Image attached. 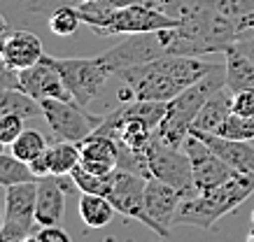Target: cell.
Segmentation results:
<instances>
[{
    "mask_svg": "<svg viewBox=\"0 0 254 242\" xmlns=\"http://www.w3.org/2000/svg\"><path fill=\"white\" fill-rule=\"evenodd\" d=\"M217 68L219 63L200 61L198 56L163 54L154 61L124 70L119 79L128 86L133 98L138 100L168 102L177 94H182L187 86H191L193 82H198L200 77H205Z\"/></svg>",
    "mask_w": 254,
    "mask_h": 242,
    "instance_id": "1",
    "label": "cell"
},
{
    "mask_svg": "<svg viewBox=\"0 0 254 242\" xmlns=\"http://www.w3.org/2000/svg\"><path fill=\"white\" fill-rule=\"evenodd\" d=\"M252 194H254V175L238 172L236 177L224 182L222 187H215L210 191H200V194L191 195V198H185L173 224L210 231V228H215V224L222 217H226L233 210H238Z\"/></svg>",
    "mask_w": 254,
    "mask_h": 242,
    "instance_id": "2",
    "label": "cell"
},
{
    "mask_svg": "<svg viewBox=\"0 0 254 242\" xmlns=\"http://www.w3.org/2000/svg\"><path fill=\"white\" fill-rule=\"evenodd\" d=\"M222 86H226V70H224V65L208 72L205 77H200L191 86H187L182 94H177L173 100H168L166 117H163L161 126L156 128V135L161 140H166L168 145L185 147L196 114L200 112V107L205 105V100L210 96L215 91H219Z\"/></svg>",
    "mask_w": 254,
    "mask_h": 242,
    "instance_id": "3",
    "label": "cell"
},
{
    "mask_svg": "<svg viewBox=\"0 0 254 242\" xmlns=\"http://www.w3.org/2000/svg\"><path fill=\"white\" fill-rule=\"evenodd\" d=\"M147 165H149V177H156L175 187L182 198H191L198 194L193 184V168L187 149L168 145L156 135V131L147 142Z\"/></svg>",
    "mask_w": 254,
    "mask_h": 242,
    "instance_id": "4",
    "label": "cell"
},
{
    "mask_svg": "<svg viewBox=\"0 0 254 242\" xmlns=\"http://www.w3.org/2000/svg\"><path fill=\"white\" fill-rule=\"evenodd\" d=\"M49 61L56 65V70L61 72L63 82L68 84L72 98L79 105H89L91 100L100 98L103 89L112 77L110 68L100 56L93 58H68V56H49Z\"/></svg>",
    "mask_w": 254,
    "mask_h": 242,
    "instance_id": "5",
    "label": "cell"
},
{
    "mask_svg": "<svg viewBox=\"0 0 254 242\" xmlns=\"http://www.w3.org/2000/svg\"><path fill=\"white\" fill-rule=\"evenodd\" d=\"M40 105H42V112H45L42 119H47V124H49L56 140L82 142L105 119V117H98V114H89L84 105H79L77 100L47 98V100H40Z\"/></svg>",
    "mask_w": 254,
    "mask_h": 242,
    "instance_id": "6",
    "label": "cell"
},
{
    "mask_svg": "<svg viewBox=\"0 0 254 242\" xmlns=\"http://www.w3.org/2000/svg\"><path fill=\"white\" fill-rule=\"evenodd\" d=\"M35 200H38V182H21L5 189V228L2 242L33 240L35 235Z\"/></svg>",
    "mask_w": 254,
    "mask_h": 242,
    "instance_id": "7",
    "label": "cell"
},
{
    "mask_svg": "<svg viewBox=\"0 0 254 242\" xmlns=\"http://www.w3.org/2000/svg\"><path fill=\"white\" fill-rule=\"evenodd\" d=\"M163 54H166V42L161 38V31H152V33H131L119 45L108 49L105 54H100V58L105 61L110 72L115 77H119L124 70L142 65L147 61H154V58H159Z\"/></svg>",
    "mask_w": 254,
    "mask_h": 242,
    "instance_id": "8",
    "label": "cell"
},
{
    "mask_svg": "<svg viewBox=\"0 0 254 242\" xmlns=\"http://www.w3.org/2000/svg\"><path fill=\"white\" fill-rule=\"evenodd\" d=\"M145 184L147 177L138 172L115 168L110 172V203L122 212L126 219H135L147 228H152V219L145 210Z\"/></svg>",
    "mask_w": 254,
    "mask_h": 242,
    "instance_id": "9",
    "label": "cell"
},
{
    "mask_svg": "<svg viewBox=\"0 0 254 242\" xmlns=\"http://www.w3.org/2000/svg\"><path fill=\"white\" fill-rule=\"evenodd\" d=\"M180 16H170L163 9L152 5H128V7H117L110 16L108 26L98 33L103 35H131V33H152L161 28L177 26Z\"/></svg>",
    "mask_w": 254,
    "mask_h": 242,
    "instance_id": "10",
    "label": "cell"
},
{
    "mask_svg": "<svg viewBox=\"0 0 254 242\" xmlns=\"http://www.w3.org/2000/svg\"><path fill=\"white\" fill-rule=\"evenodd\" d=\"M185 149L189 154V158H191L193 184L198 189V194L200 191H210L215 187H222L224 182H229L231 177L238 175L222 156H217L215 151L200 138H196V135L189 133V138L185 142Z\"/></svg>",
    "mask_w": 254,
    "mask_h": 242,
    "instance_id": "11",
    "label": "cell"
},
{
    "mask_svg": "<svg viewBox=\"0 0 254 242\" xmlns=\"http://www.w3.org/2000/svg\"><path fill=\"white\" fill-rule=\"evenodd\" d=\"M19 89L23 94H28L35 100H47V98H56V100H75L70 94L68 84L63 82L61 72L56 70V65L49 61V54H45L35 65L26 68L19 72Z\"/></svg>",
    "mask_w": 254,
    "mask_h": 242,
    "instance_id": "12",
    "label": "cell"
},
{
    "mask_svg": "<svg viewBox=\"0 0 254 242\" xmlns=\"http://www.w3.org/2000/svg\"><path fill=\"white\" fill-rule=\"evenodd\" d=\"M182 194L175 187H170L166 182L156 177H147L145 184V210L152 219V231L161 238L170 235V224L175 221V214L182 205Z\"/></svg>",
    "mask_w": 254,
    "mask_h": 242,
    "instance_id": "13",
    "label": "cell"
},
{
    "mask_svg": "<svg viewBox=\"0 0 254 242\" xmlns=\"http://www.w3.org/2000/svg\"><path fill=\"white\" fill-rule=\"evenodd\" d=\"M189 133L200 138L236 172L254 175V145L250 140H233V138H224L219 133H205V131H189Z\"/></svg>",
    "mask_w": 254,
    "mask_h": 242,
    "instance_id": "14",
    "label": "cell"
},
{
    "mask_svg": "<svg viewBox=\"0 0 254 242\" xmlns=\"http://www.w3.org/2000/svg\"><path fill=\"white\" fill-rule=\"evenodd\" d=\"M0 54L5 58L9 68H14L16 72L31 68L45 56L42 49V40L31 31H9L7 38L0 45Z\"/></svg>",
    "mask_w": 254,
    "mask_h": 242,
    "instance_id": "15",
    "label": "cell"
},
{
    "mask_svg": "<svg viewBox=\"0 0 254 242\" xmlns=\"http://www.w3.org/2000/svg\"><path fill=\"white\" fill-rule=\"evenodd\" d=\"M79 151H82V165L86 170L98 172V175H110L117 168V158H119V145L112 135L96 133L93 131L86 140L77 142Z\"/></svg>",
    "mask_w": 254,
    "mask_h": 242,
    "instance_id": "16",
    "label": "cell"
},
{
    "mask_svg": "<svg viewBox=\"0 0 254 242\" xmlns=\"http://www.w3.org/2000/svg\"><path fill=\"white\" fill-rule=\"evenodd\" d=\"M65 189L56 175H47L38 180V200H35V219L38 226H54L61 224L65 212Z\"/></svg>",
    "mask_w": 254,
    "mask_h": 242,
    "instance_id": "17",
    "label": "cell"
},
{
    "mask_svg": "<svg viewBox=\"0 0 254 242\" xmlns=\"http://www.w3.org/2000/svg\"><path fill=\"white\" fill-rule=\"evenodd\" d=\"M233 112V91L229 86H222L219 91L210 96L205 105L200 107L191 124V131H205V133H217L219 126L226 121V117Z\"/></svg>",
    "mask_w": 254,
    "mask_h": 242,
    "instance_id": "18",
    "label": "cell"
},
{
    "mask_svg": "<svg viewBox=\"0 0 254 242\" xmlns=\"http://www.w3.org/2000/svg\"><path fill=\"white\" fill-rule=\"evenodd\" d=\"M224 70H226V86L233 94L254 89V63L236 45L224 51Z\"/></svg>",
    "mask_w": 254,
    "mask_h": 242,
    "instance_id": "19",
    "label": "cell"
},
{
    "mask_svg": "<svg viewBox=\"0 0 254 242\" xmlns=\"http://www.w3.org/2000/svg\"><path fill=\"white\" fill-rule=\"evenodd\" d=\"M117 207L110 203L108 195L82 194L79 198V217L89 228H105L115 217Z\"/></svg>",
    "mask_w": 254,
    "mask_h": 242,
    "instance_id": "20",
    "label": "cell"
},
{
    "mask_svg": "<svg viewBox=\"0 0 254 242\" xmlns=\"http://www.w3.org/2000/svg\"><path fill=\"white\" fill-rule=\"evenodd\" d=\"M0 114H19L23 119L42 117V105L21 89H2L0 86Z\"/></svg>",
    "mask_w": 254,
    "mask_h": 242,
    "instance_id": "21",
    "label": "cell"
},
{
    "mask_svg": "<svg viewBox=\"0 0 254 242\" xmlns=\"http://www.w3.org/2000/svg\"><path fill=\"white\" fill-rule=\"evenodd\" d=\"M47 158H49L52 175H70L82 163V151H79L77 142L56 140L54 145L47 147Z\"/></svg>",
    "mask_w": 254,
    "mask_h": 242,
    "instance_id": "22",
    "label": "cell"
},
{
    "mask_svg": "<svg viewBox=\"0 0 254 242\" xmlns=\"http://www.w3.org/2000/svg\"><path fill=\"white\" fill-rule=\"evenodd\" d=\"M21 182H38V177L33 175L31 165L16 158L14 154H2L0 156V187L7 189Z\"/></svg>",
    "mask_w": 254,
    "mask_h": 242,
    "instance_id": "23",
    "label": "cell"
},
{
    "mask_svg": "<svg viewBox=\"0 0 254 242\" xmlns=\"http://www.w3.org/2000/svg\"><path fill=\"white\" fill-rule=\"evenodd\" d=\"M9 147H12V154H14L16 158H21V161H26V163H31L33 158L40 156V154L47 149V140L42 138V133H40V131L23 128L21 135H19V138H16Z\"/></svg>",
    "mask_w": 254,
    "mask_h": 242,
    "instance_id": "24",
    "label": "cell"
},
{
    "mask_svg": "<svg viewBox=\"0 0 254 242\" xmlns=\"http://www.w3.org/2000/svg\"><path fill=\"white\" fill-rule=\"evenodd\" d=\"M82 24V19L77 14V7H59L54 9L52 14H49V31L54 33L56 38H70V35H75Z\"/></svg>",
    "mask_w": 254,
    "mask_h": 242,
    "instance_id": "25",
    "label": "cell"
},
{
    "mask_svg": "<svg viewBox=\"0 0 254 242\" xmlns=\"http://www.w3.org/2000/svg\"><path fill=\"white\" fill-rule=\"evenodd\" d=\"M217 133L224 138H233V140H254V117H243V114L231 112Z\"/></svg>",
    "mask_w": 254,
    "mask_h": 242,
    "instance_id": "26",
    "label": "cell"
},
{
    "mask_svg": "<svg viewBox=\"0 0 254 242\" xmlns=\"http://www.w3.org/2000/svg\"><path fill=\"white\" fill-rule=\"evenodd\" d=\"M212 5H215L224 16L233 19L238 26L247 14L254 12V0H212Z\"/></svg>",
    "mask_w": 254,
    "mask_h": 242,
    "instance_id": "27",
    "label": "cell"
},
{
    "mask_svg": "<svg viewBox=\"0 0 254 242\" xmlns=\"http://www.w3.org/2000/svg\"><path fill=\"white\" fill-rule=\"evenodd\" d=\"M23 121L26 119L19 117V114H0V140L5 145H12L21 135Z\"/></svg>",
    "mask_w": 254,
    "mask_h": 242,
    "instance_id": "28",
    "label": "cell"
},
{
    "mask_svg": "<svg viewBox=\"0 0 254 242\" xmlns=\"http://www.w3.org/2000/svg\"><path fill=\"white\" fill-rule=\"evenodd\" d=\"M23 2H26V7L31 9V12H54L59 7H65V5L79 7L86 0H23Z\"/></svg>",
    "mask_w": 254,
    "mask_h": 242,
    "instance_id": "29",
    "label": "cell"
},
{
    "mask_svg": "<svg viewBox=\"0 0 254 242\" xmlns=\"http://www.w3.org/2000/svg\"><path fill=\"white\" fill-rule=\"evenodd\" d=\"M233 112L243 117H254V89L233 94Z\"/></svg>",
    "mask_w": 254,
    "mask_h": 242,
    "instance_id": "30",
    "label": "cell"
},
{
    "mask_svg": "<svg viewBox=\"0 0 254 242\" xmlns=\"http://www.w3.org/2000/svg\"><path fill=\"white\" fill-rule=\"evenodd\" d=\"M33 240L35 242H70V235L59 224H54V226H38Z\"/></svg>",
    "mask_w": 254,
    "mask_h": 242,
    "instance_id": "31",
    "label": "cell"
},
{
    "mask_svg": "<svg viewBox=\"0 0 254 242\" xmlns=\"http://www.w3.org/2000/svg\"><path fill=\"white\" fill-rule=\"evenodd\" d=\"M236 47L243 51V54L250 58V61L254 63V28L252 31H243V35H240V40L236 42Z\"/></svg>",
    "mask_w": 254,
    "mask_h": 242,
    "instance_id": "32",
    "label": "cell"
},
{
    "mask_svg": "<svg viewBox=\"0 0 254 242\" xmlns=\"http://www.w3.org/2000/svg\"><path fill=\"white\" fill-rule=\"evenodd\" d=\"M31 170H33V175H35V177H47V175H52V170H49V158H47V149L45 151H42V154H40V156H35L31 161Z\"/></svg>",
    "mask_w": 254,
    "mask_h": 242,
    "instance_id": "33",
    "label": "cell"
},
{
    "mask_svg": "<svg viewBox=\"0 0 254 242\" xmlns=\"http://www.w3.org/2000/svg\"><path fill=\"white\" fill-rule=\"evenodd\" d=\"M159 9H163L166 14L170 16H180L182 14V7H185V0H156Z\"/></svg>",
    "mask_w": 254,
    "mask_h": 242,
    "instance_id": "34",
    "label": "cell"
},
{
    "mask_svg": "<svg viewBox=\"0 0 254 242\" xmlns=\"http://www.w3.org/2000/svg\"><path fill=\"white\" fill-rule=\"evenodd\" d=\"M254 28V12L252 14H247L243 21H240V31H252Z\"/></svg>",
    "mask_w": 254,
    "mask_h": 242,
    "instance_id": "35",
    "label": "cell"
},
{
    "mask_svg": "<svg viewBox=\"0 0 254 242\" xmlns=\"http://www.w3.org/2000/svg\"><path fill=\"white\" fill-rule=\"evenodd\" d=\"M9 31H12V28H9V24L5 21V19H2V16H0V45H2V40L7 38Z\"/></svg>",
    "mask_w": 254,
    "mask_h": 242,
    "instance_id": "36",
    "label": "cell"
},
{
    "mask_svg": "<svg viewBox=\"0 0 254 242\" xmlns=\"http://www.w3.org/2000/svg\"><path fill=\"white\" fill-rule=\"evenodd\" d=\"M2 228H5V200L0 203V242H2Z\"/></svg>",
    "mask_w": 254,
    "mask_h": 242,
    "instance_id": "37",
    "label": "cell"
},
{
    "mask_svg": "<svg viewBox=\"0 0 254 242\" xmlns=\"http://www.w3.org/2000/svg\"><path fill=\"white\" fill-rule=\"evenodd\" d=\"M5 147H7V145H5V142L0 140V156H2V154H5Z\"/></svg>",
    "mask_w": 254,
    "mask_h": 242,
    "instance_id": "38",
    "label": "cell"
},
{
    "mask_svg": "<svg viewBox=\"0 0 254 242\" xmlns=\"http://www.w3.org/2000/svg\"><path fill=\"white\" fill-rule=\"evenodd\" d=\"M247 240H250V242H254V228H252V231H250V233H247Z\"/></svg>",
    "mask_w": 254,
    "mask_h": 242,
    "instance_id": "39",
    "label": "cell"
},
{
    "mask_svg": "<svg viewBox=\"0 0 254 242\" xmlns=\"http://www.w3.org/2000/svg\"><path fill=\"white\" fill-rule=\"evenodd\" d=\"M252 221H254V210H252Z\"/></svg>",
    "mask_w": 254,
    "mask_h": 242,
    "instance_id": "40",
    "label": "cell"
}]
</instances>
